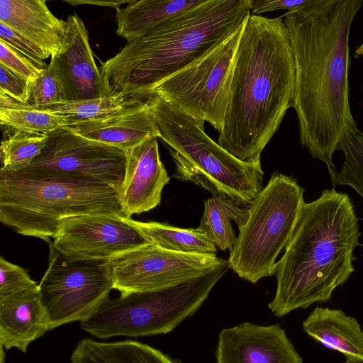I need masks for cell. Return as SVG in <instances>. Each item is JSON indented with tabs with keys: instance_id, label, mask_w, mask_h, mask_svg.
I'll list each match as a JSON object with an SVG mask.
<instances>
[{
	"instance_id": "cell-1",
	"label": "cell",
	"mask_w": 363,
	"mask_h": 363,
	"mask_svg": "<svg viewBox=\"0 0 363 363\" xmlns=\"http://www.w3.org/2000/svg\"><path fill=\"white\" fill-rule=\"evenodd\" d=\"M359 0H311L282 17L292 49L295 110L300 142L310 155L336 170L342 150L357 124L349 103V37Z\"/></svg>"
},
{
	"instance_id": "cell-2",
	"label": "cell",
	"mask_w": 363,
	"mask_h": 363,
	"mask_svg": "<svg viewBox=\"0 0 363 363\" xmlns=\"http://www.w3.org/2000/svg\"><path fill=\"white\" fill-rule=\"evenodd\" d=\"M295 65L283 17L250 14L240 38L218 144L238 159L260 155L291 107Z\"/></svg>"
},
{
	"instance_id": "cell-3",
	"label": "cell",
	"mask_w": 363,
	"mask_h": 363,
	"mask_svg": "<svg viewBox=\"0 0 363 363\" xmlns=\"http://www.w3.org/2000/svg\"><path fill=\"white\" fill-rule=\"evenodd\" d=\"M360 235L347 194L327 189L305 202L284 253L276 262L277 289L269 303L272 313L281 318L329 301L354 271L353 252Z\"/></svg>"
},
{
	"instance_id": "cell-4",
	"label": "cell",
	"mask_w": 363,
	"mask_h": 363,
	"mask_svg": "<svg viewBox=\"0 0 363 363\" xmlns=\"http://www.w3.org/2000/svg\"><path fill=\"white\" fill-rule=\"evenodd\" d=\"M252 4V0H201L145 36L128 42L100 67L108 96L148 98L160 82L242 26Z\"/></svg>"
},
{
	"instance_id": "cell-5",
	"label": "cell",
	"mask_w": 363,
	"mask_h": 363,
	"mask_svg": "<svg viewBox=\"0 0 363 363\" xmlns=\"http://www.w3.org/2000/svg\"><path fill=\"white\" fill-rule=\"evenodd\" d=\"M98 213L127 218L120 192L109 184L75 173L0 169V220L19 234L49 244L64 220Z\"/></svg>"
},
{
	"instance_id": "cell-6",
	"label": "cell",
	"mask_w": 363,
	"mask_h": 363,
	"mask_svg": "<svg viewBox=\"0 0 363 363\" xmlns=\"http://www.w3.org/2000/svg\"><path fill=\"white\" fill-rule=\"evenodd\" d=\"M160 138L175 164L173 177L213 196L250 206L263 189L261 164L242 161L213 140L196 121L155 94L147 99Z\"/></svg>"
},
{
	"instance_id": "cell-7",
	"label": "cell",
	"mask_w": 363,
	"mask_h": 363,
	"mask_svg": "<svg viewBox=\"0 0 363 363\" xmlns=\"http://www.w3.org/2000/svg\"><path fill=\"white\" fill-rule=\"evenodd\" d=\"M228 269L227 262L169 288L109 298L80 328L100 339L167 334L198 311Z\"/></svg>"
},
{
	"instance_id": "cell-8",
	"label": "cell",
	"mask_w": 363,
	"mask_h": 363,
	"mask_svg": "<svg viewBox=\"0 0 363 363\" xmlns=\"http://www.w3.org/2000/svg\"><path fill=\"white\" fill-rule=\"evenodd\" d=\"M304 189L292 176L274 172L250 204L228 260L229 268L252 284L274 274L276 259L288 244L305 203Z\"/></svg>"
},
{
	"instance_id": "cell-9",
	"label": "cell",
	"mask_w": 363,
	"mask_h": 363,
	"mask_svg": "<svg viewBox=\"0 0 363 363\" xmlns=\"http://www.w3.org/2000/svg\"><path fill=\"white\" fill-rule=\"evenodd\" d=\"M245 23L203 56L160 82L151 94L180 109L203 128L207 121L219 133Z\"/></svg>"
},
{
	"instance_id": "cell-10",
	"label": "cell",
	"mask_w": 363,
	"mask_h": 363,
	"mask_svg": "<svg viewBox=\"0 0 363 363\" xmlns=\"http://www.w3.org/2000/svg\"><path fill=\"white\" fill-rule=\"evenodd\" d=\"M48 267L39 284L50 330L91 316L109 298L106 261H69L49 243Z\"/></svg>"
},
{
	"instance_id": "cell-11",
	"label": "cell",
	"mask_w": 363,
	"mask_h": 363,
	"mask_svg": "<svg viewBox=\"0 0 363 363\" xmlns=\"http://www.w3.org/2000/svg\"><path fill=\"white\" fill-rule=\"evenodd\" d=\"M227 262L216 254L179 252L148 243L106 261V267L113 289L123 296L169 288Z\"/></svg>"
},
{
	"instance_id": "cell-12",
	"label": "cell",
	"mask_w": 363,
	"mask_h": 363,
	"mask_svg": "<svg viewBox=\"0 0 363 363\" xmlns=\"http://www.w3.org/2000/svg\"><path fill=\"white\" fill-rule=\"evenodd\" d=\"M46 135L48 139L40 155L29 164L18 168L83 174L121 192L126 169L123 150L90 140L65 127Z\"/></svg>"
},
{
	"instance_id": "cell-13",
	"label": "cell",
	"mask_w": 363,
	"mask_h": 363,
	"mask_svg": "<svg viewBox=\"0 0 363 363\" xmlns=\"http://www.w3.org/2000/svg\"><path fill=\"white\" fill-rule=\"evenodd\" d=\"M52 243L69 261H108L149 242L126 218L98 213L64 220Z\"/></svg>"
},
{
	"instance_id": "cell-14",
	"label": "cell",
	"mask_w": 363,
	"mask_h": 363,
	"mask_svg": "<svg viewBox=\"0 0 363 363\" xmlns=\"http://www.w3.org/2000/svg\"><path fill=\"white\" fill-rule=\"evenodd\" d=\"M216 363H303L279 324L245 322L223 329L215 352Z\"/></svg>"
},
{
	"instance_id": "cell-15",
	"label": "cell",
	"mask_w": 363,
	"mask_h": 363,
	"mask_svg": "<svg viewBox=\"0 0 363 363\" xmlns=\"http://www.w3.org/2000/svg\"><path fill=\"white\" fill-rule=\"evenodd\" d=\"M124 152L126 169L120 198L125 214L130 218L158 206L170 179L160 160L157 138L149 137Z\"/></svg>"
},
{
	"instance_id": "cell-16",
	"label": "cell",
	"mask_w": 363,
	"mask_h": 363,
	"mask_svg": "<svg viewBox=\"0 0 363 363\" xmlns=\"http://www.w3.org/2000/svg\"><path fill=\"white\" fill-rule=\"evenodd\" d=\"M69 24L72 44L65 52L51 57L58 77L62 100L76 101L109 96L95 62L88 31L77 15H70Z\"/></svg>"
},
{
	"instance_id": "cell-17",
	"label": "cell",
	"mask_w": 363,
	"mask_h": 363,
	"mask_svg": "<svg viewBox=\"0 0 363 363\" xmlns=\"http://www.w3.org/2000/svg\"><path fill=\"white\" fill-rule=\"evenodd\" d=\"M0 22L51 57L65 52L72 44L67 21L57 18L44 0H0Z\"/></svg>"
},
{
	"instance_id": "cell-18",
	"label": "cell",
	"mask_w": 363,
	"mask_h": 363,
	"mask_svg": "<svg viewBox=\"0 0 363 363\" xmlns=\"http://www.w3.org/2000/svg\"><path fill=\"white\" fill-rule=\"evenodd\" d=\"M50 330L39 286L0 298V340L6 350L26 352L28 345Z\"/></svg>"
},
{
	"instance_id": "cell-19",
	"label": "cell",
	"mask_w": 363,
	"mask_h": 363,
	"mask_svg": "<svg viewBox=\"0 0 363 363\" xmlns=\"http://www.w3.org/2000/svg\"><path fill=\"white\" fill-rule=\"evenodd\" d=\"M65 128L90 140L123 151L149 137L158 138L160 135L147 101L106 118L72 123Z\"/></svg>"
},
{
	"instance_id": "cell-20",
	"label": "cell",
	"mask_w": 363,
	"mask_h": 363,
	"mask_svg": "<svg viewBox=\"0 0 363 363\" xmlns=\"http://www.w3.org/2000/svg\"><path fill=\"white\" fill-rule=\"evenodd\" d=\"M302 327L325 347L342 353L344 363H363V330L355 318L342 310L317 307Z\"/></svg>"
},
{
	"instance_id": "cell-21",
	"label": "cell",
	"mask_w": 363,
	"mask_h": 363,
	"mask_svg": "<svg viewBox=\"0 0 363 363\" xmlns=\"http://www.w3.org/2000/svg\"><path fill=\"white\" fill-rule=\"evenodd\" d=\"M200 1L133 0L125 8L116 10V33L128 42L138 40Z\"/></svg>"
},
{
	"instance_id": "cell-22",
	"label": "cell",
	"mask_w": 363,
	"mask_h": 363,
	"mask_svg": "<svg viewBox=\"0 0 363 363\" xmlns=\"http://www.w3.org/2000/svg\"><path fill=\"white\" fill-rule=\"evenodd\" d=\"M70 360L71 363H177L160 350L140 342H106L90 338L77 343Z\"/></svg>"
},
{
	"instance_id": "cell-23",
	"label": "cell",
	"mask_w": 363,
	"mask_h": 363,
	"mask_svg": "<svg viewBox=\"0 0 363 363\" xmlns=\"http://www.w3.org/2000/svg\"><path fill=\"white\" fill-rule=\"evenodd\" d=\"M248 208H241L234 202L220 196H213L204 202V211L197 229L220 250H232L237 237L231 222L238 230L246 223Z\"/></svg>"
},
{
	"instance_id": "cell-24",
	"label": "cell",
	"mask_w": 363,
	"mask_h": 363,
	"mask_svg": "<svg viewBox=\"0 0 363 363\" xmlns=\"http://www.w3.org/2000/svg\"><path fill=\"white\" fill-rule=\"evenodd\" d=\"M150 244L184 253L216 254L215 245L197 228H180L155 221L141 222L126 218Z\"/></svg>"
},
{
	"instance_id": "cell-25",
	"label": "cell",
	"mask_w": 363,
	"mask_h": 363,
	"mask_svg": "<svg viewBox=\"0 0 363 363\" xmlns=\"http://www.w3.org/2000/svg\"><path fill=\"white\" fill-rule=\"evenodd\" d=\"M0 121L2 125L29 134H48L67 125L61 116L17 101L0 92Z\"/></svg>"
},
{
	"instance_id": "cell-26",
	"label": "cell",
	"mask_w": 363,
	"mask_h": 363,
	"mask_svg": "<svg viewBox=\"0 0 363 363\" xmlns=\"http://www.w3.org/2000/svg\"><path fill=\"white\" fill-rule=\"evenodd\" d=\"M147 99L124 95L109 96L76 101H61L38 108L63 116L67 125L106 118L143 103Z\"/></svg>"
},
{
	"instance_id": "cell-27",
	"label": "cell",
	"mask_w": 363,
	"mask_h": 363,
	"mask_svg": "<svg viewBox=\"0 0 363 363\" xmlns=\"http://www.w3.org/2000/svg\"><path fill=\"white\" fill-rule=\"evenodd\" d=\"M341 150L343 164L340 171L330 174L332 184L348 185L363 198V133L357 127L350 132Z\"/></svg>"
},
{
	"instance_id": "cell-28",
	"label": "cell",
	"mask_w": 363,
	"mask_h": 363,
	"mask_svg": "<svg viewBox=\"0 0 363 363\" xmlns=\"http://www.w3.org/2000/svg\"><path fill=\"white\" fill-rule=\"evenodd\" d=\"M46 134H29L16 131L1 142L0 169H12L29 164L43 150Z\"/></svg>"
},
{
	"instance_id": "cell-29",
	"label": "cell",
	"mask_w": 363,
	"mask_h": 363,
	"mask_svg": "<svg viewBox=\"0 0 363 363\" xmlns=\"http://www.w3.org/2000/svg\"><path fill=\"white\" fill-rule=\"evenodd\" d=\"M61 101L60 84L53 65L50 62L40 75L30 82V94L27 104L40 108Z\"/></svg>"
},
{
	"instance_id": "cell-30",
	"label": "cell",
	"mask_w": 363,
	"mask_h": 363,
	"mask_svg": "<svg viewBox=\"0 0 363 363\" xmlns=\"http://www.w3.org/2000/svg\"><path fill=\"white\" fill-rule=\"evenodd\" d=\"M0 65L30 82L36 79L45 69L1 39Z\"/></svg>"
},
{
	"instance_id": "cell-31",
	"label": "cell",
	"mask_w": 363,
	"mask_h": 363,
	"mask_svg": "<svg viewBox=\"0 0 363 363\" xmlns=\"http://www.w3.org/2000/svg\"><path fill=\"white\" fill-rule=\"evenodd\" d=\"M38 286L24 269L0 257V298Z\"/></svg>"
},
{
	"instance_id": "cell-32",
	"label": "cell",
	"mask_w": 363,
	"mask_h": 363,
	"mask_svg": "<svg viewBox=\"0 0 363 363\" xmlns=\"http://www.w3.org/2000/svg\"><path fill=\"white\" fill-rule=\"evenodd\" d=\"M0 39L33 60L42 67L45 68L48 66L44 60L48 59L50 56L47 52L26 38L1 22Z\"/></svg>"
},
{
	"instance_id": "cell-33",
	"label": "cell",
	"mask_w": 363,
	"mask_h": 363,
	"mask_svg": "<svg viewBox=\"0 0 363 363\" xmlns=\"http://www.w3.org/2000/svg\"><path fill=\"white\" fill-rule=\"evenodd\" d=\"M0 92L13 99L27 104L30 94V82L0 65Z\"/></svg>"
},
{
	"instance_id": "cell-34",
	"label": "cell",
	"mask_w": 363,
	"mask_h": 363,
	"mask_svg": "<svg viewBox=\"0 0 363 363\" xmlns=\"http://www.w3.org/2000/svg\"><path fill=\"white\" fill-rule=\"evenodd\" d=\"M311 0H252L251 14H259L287 9L291 11L303 6Z\"/></svg>"
},
{
	"instance_id": "cell-35",
	"label": "cell",
	"mask_w": 363,
	"mask_h": 363,
	"mask_svg": "<svg viewBox=\"0 0 363 363\" xmlns=\"http://www.w3.org/2000/svg\"><path fill=\"white\" fill-rule=\"evenodd\" d=\"M65 2L70 4L73 6H77L79 4H93L96 6H111L114 7L116 10L120 9V6L123 4H130L133 1V0L129 1H65Z\"/></svg>"
},
{
	"instance_id": "cell-36",
	"label": "cell",
	"mask_w": 363,
	"mask_h": 363,
	"mask_svg": "<svg viewBox=\"0 0 363 363\" xmlns=\"http://www.w3.org/2000/svg\"><path fill=\"white\" fill-rule=\"evenodd\" d=\"M363 55V43L355 50L354 57H359Z\"/></svg>"
}]
</instances>
